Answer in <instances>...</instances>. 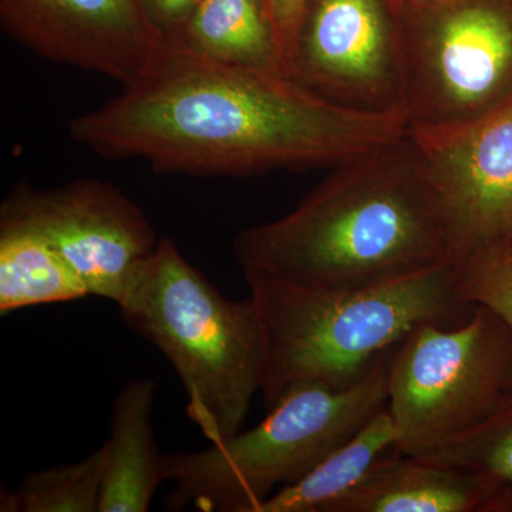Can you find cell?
<instances>
[{
  "label": "cell",
  "instance_id": "277c9868",
  "mask_svg": "<svg viewBox=\"0 0 512 512\" xmlns=\"http://www.w3.org/2000/svg\"><path fill=\"white\" fill-rule=\"evenodd\" d=\"M128 328L174 367L188 419L211 443L241 430L264 379V333L255 302L232 301L161 238L119 303Z\"/></svg>",
  "mask_w": 512,
  "mask_h": 512
},
{
  "label": "cell",
  "instance_id": "d6986e66",
  "mask_svg": "<svg viewBox=\"0 0 512 512\" xmlns=\"http://www.w3.org/2000/svg\"><path fill=\"white\" fill-rule=\"evenodd\" d=\"M456 269L461 298L471 305L490 308L504 320L512 333V245L480 249L464 259Z\"/></svg>",
  "mask_w": 512,
  "mask_h": 512
},
{
  "label": "cell",
  "instance_id": "ba28073f",
  "mask_svg": "<svg viewBox=\"0 0 512 512\" xmlns=\"http://www.w3.org/2000/svg\"><path fill=\"white\" fill-rule=\"evenodd\" d=\"M0 224L35 232L59 252L89 295L123 302L156 252V231L116 185L86 178L37 190L19 184L0 205Z\"/></svg>",
  "mask_w": 512,
  "mask_h": 512
},
{
  "label": "cell",
  "instance_id": "4fadbf2b",
  "mask_svg": "<svg viewBox=\"0 0 512 512\" xmlns=\"http://www.w3.org/2000/svg\"><path fill=\"white\" fill-rule=\"evenodd\" d=\"M156 397L157 383L141 377L124 384L114 400L99 512H147L167 481L165 454L151 424Z\"/></svg>",
  "mask_w": 512,
  "mask_h": 512
},
{
  "label": "cell",
  "instance_id": "7a4b0ae2",
  "mask_svg": "<svg viewBox=\"0 0 512 512\" xmlns=\"http://www.w3.org/2000/svg\"><path fill=\"white\" fill-rule=\"evenodd\" d=\"M242 274L355 291L454 265L446 201L409 131L336 165L289 214L242 229Z\"/></svg>",
  "mask_w": 512,
  "mask_h": 512
},
{
  "label": "cell",
  "instance_id": "52a82bcc",
  "mask_svg": "<svg viewBox=\"0 0 512 512\" xmlns=\"http://www.w3.org/2000/svg\"><path fill=\"white\" fill-rule=\"evenodd\" d=\"M400 5L407 130H454L512 100V0Z\"/></svg>",
  "mask_w": 512,
  "mask_h": 512
},
{
  "label": "cell",
  "instance_id": "5bb4252c",
  "mask_svg": "<svg viewBox=\"0 0 512 512\" xmlns=\"http://www.w3.org/2000/svg\"><path fill=\"white\" fill-rule=\"evenodd\" d=\"M173 39L214 62L288 76L264 0H201Z\"/></svg>",
  "mask_w": 512,
  "mask_h": 512
},
{
  "label": "cell",
  "instance_id": "7c38bea8",
  "mask_svg": "<svg viewBox=\"0 0 512 512\" xmlns=\"http://www.w3.org/2000/svg\"><path fill=\"white\" fill-rule=\"evenodd\" d=\"M330 512H512V487L396 451Z\"/></svg>",
  "mask_w": 512,
  "mask_h": 512
},
{
  "label": "cell",
  "instance_id": "3957f363",
  "mask_svg": "<svg viewBox=\"0 0 512 512\" xmlns=\"http://www.w3.org/2000/svg\"><path fill=\"white\" fill-rule=\"evenodd\" d=\"M264 333L266 409L303 386L346 389L423 323L460 325L474 306L461 298L454 265L355 291L308 288L245 272Z\"/></svg>",
  "mask_w": 512,
  "mask_h": 512
},
{
  "label": "cell",
  "instance_id": "ffe728a7",
  "mask_svg": "<svg viewBox=\"0 0 512 512\" xmlns=\"http://www.w3.org/2000/svg\"><path fill=\"white\" fill-rule=\"evenodd\" d=\"M264 5L284 53L286 74H288L293 47H295L296 36H298L308 0H264Z\"/></svg>",
  "mask_w": 512,
  "mask_h": 512
},
{
  "label": "cell",
  "instance_id": "e0dca14e",
  "mask_svg": "<svg viewBox=\"0 0 512 512\" xmlns=\"http://www.w3.org/2000/svg\"><path fill=\"white\" fill-rule=\"evenodd\" d=\"M104 447L76 463L33 471L2 494L3 512H99Z\"/></svg>",
  "mask_w": 512,
  "mask_h": 512
},
{
  "label": "cell",
  "instance_id": "9c48e42d",
  "mask_svg": "<svg viewBox=\"0 0 512 512\" xmlns=\"http://www.w3.org/2000/svg\"><path fill=\"white\" fill-rule=\"evenodd\" d=\"M288 76L340 106L406 116L402 5L308 0Z\"/></svg>",
  "mask_w": 512,
  "mask_h": 512
},
{
  "label": "cell",
  "instance_id": "ac0fdd59",
  "mask_svg": "<svg viewBox=\"0 0 512 512\" xmlns=\"http://www.w3.org/2000/svg\"><path fill=\"white\" fill-rule=\"evenodd\" d=\"M421 458L476 471L512 487V390L474 429Z\"/></svg>",
  "mask_w": 512,
  "mask_h": 512
},
{
  "label": "cell",
  "instance_id": "9a60e30c",
  "mask_svg": "<svg viewBox=\"0 0 512 512\" xmlns=\"http://www.w3.org/2000/svg\"><path fill=\"white\" fill-rule=\"evenodd\" d=\"M396 451L397 433L386 406L311 473L276 491L256 512H330Z\"/></svg>",
  "mask_w": 512,
  "mask_h": 512
},
{
  "label": "cell",
  "instance_id": "8992f818",
  "mask_svg": "<svg viewBox=\"0 0 512 512\" xmlns=\"http://www.w3.org/2000/svg\"><path fill=\"white\" fill-rule=\"evenodd\" d=\"M512 380V333L490 308L460 325L423 323L394 350L387 410L402 454L423 457L474 429Z\"/></svg>",
  "mask_w": 512,
  "mask_h": 512
},
{
  "label": "cell",
  "instance_id": "30bf717a",
  "mask_svg": "<svg viewBox=\"0 0 512 512\" xmlns=\"http://www.w3.org/2000/svg\"><path fill=\"white\" fill-rule=\"evenodd\" d=\"M0 25L49 62L123 86L143 74L165 39L141 0H0Z\"/></svg>",
  "mask_w": 512,
  "mask_h": 512
},
{
  "label": "cell",
  "instance_id": "5b68a950",
  "mask_svg": "<svg viewBox=\"0 0 512 512\" xmlns=\"http://www.w3.org/2000/svg\"><path fill=\"white\" fill-rule=\"evenodd\" d=\"M387 353L372 372L346 389L303 386L268 410L258 426L197 451L165 454L167 511L256 512L301 480L387 406Z\"/></svg>",
  "mask_w": 512,
  "mask_h": 512
},
{
  "label": "cell",
  "instance_id": "6da1fadb",
  "mask_svg": "<svg viewBox=\"0 0 512 512\" xmlns=\"http://www.w3.org/2000/svg\"><path fill=\"white\" fill-rule=\"evenodd\" d=\"M406 133L403 113L349 109L285 74L214 62L168 36L119 96L69 124L73 141L106 160L195 177L333 168Z\"/></svg>",
  "mask_w": 512,
  "mask_h": 512
},
{
  "label": "cell",
  "instance_id": "2e32d148",
  "mask_svg": "<svg viewBox=\"0 0 512 512\" xmlns=\"http://www.w3.org/2000/svg\"><path fill=\"white\" fill-rule=\"evenodd\" d=\"M89 296L76 272L35 232L0 224V313Z\"/></svg>",
  "mask_w": 512,
  "mask_h": 512
},
{
  "label": "cell",
  "instance_id": "44dd1931",
  "mask_svg": "<svg viewBox=\"0 0 512 512\" xmlns=\"http://www.w3.org/2000/svg\"><path fill=\"white\" fill-rule=\"evenodd\" d=\"M151 22L164 36L175 37L187 25L201 0H141Z\"/></svg>",
  "mask_w": 512,
  "mask_h": 512
},
{
  "label": "cell",
  "instance_id": "8fae6325",
  "mask_svg": "<svg viewBox=\"0 0 512 512\" xmlns=\"http://www.w3.org/2000/svg\"><path fill=\"white\" fill-rule=\"evenodd\" d=\"M409 134L446 201L456 266L480 249L512 245V100L464 127Z\"/></svg>",
  "mask_w": 512,
  "mask_h": 512
}]
</instances>
